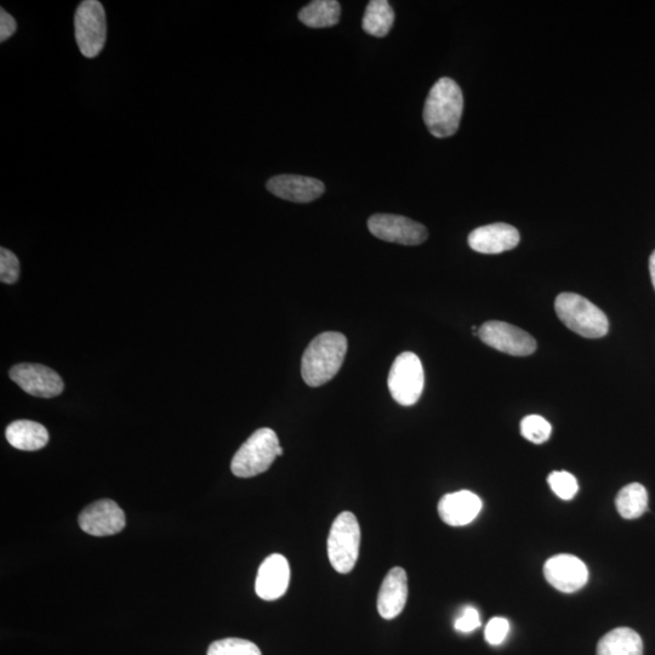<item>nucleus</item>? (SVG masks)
Listing matches in <instances>:
<instances>
[{
	"label": "nucleus",
	"instance_id": "1",
	"mask_svg": "<svg viewBox=\"0 0 655 655\" xmlns=\"http://www.w3.org/2000/svg\"><path fill=\"white\" fill-rule=\"evenodd\" d=\"M463 111L464 96L458 83L451 78H441L427 96L424 122L436 138H449L457 133Z\"/></svg>",
	"mask_w": 655,
	"mask_h": 655
},
{
	"label": "nucleus",
	"instance_id": "2",
	"mask_svg": "<svg viewBox=\"0 0 655 655\" xmlns=\"http://www.w3.org/2000/svg\"><path fill=\"white\" fill-rule=\"evenodd\" d=\"M347 339L344 334L327 332L316 336L307 346L301 362V375L311 387L329 383L345 361Z\"/></svg>",
	"mask_w": 655,
	"mask_h": 655
},
{
	"label": "nucleus",
	"instance_id": "3",
	"mask_svg": "<svg viewBox=\"0 0 655 655\" xmlns=\"http://www.w3.org/2000/svg\"><path fill=\"white\" fill-rule=\"evenodd\" d=\"M555 310L560 321L583 338L600 339L608 333L609 322L605 312L582 295H558Z\"/></svg>",
	"mask_w": 655,
	"mask_h": 655
},
{
	"label": "nucleus",
	"instance_id": "4",
	"mask_svg": "<svg viewBox=\"0 0 655 655\" xmlns=\"http://www.w3.org/2000/svg\"><path fill=\"white\" fill-rule=\"evenodd\" d=\"M276 432L264 427L255 431L238 449L232 459V474L239 478L255 477L270 469L277 457H282Z\"/></svg>",
	"mask_w": 655,
	"mask_h": 655
},
{
	"label": "nucleus",
	"instance_id": "5",
	"mask_svg": "<svg viewBox=\"0 0 655 655\" xmlns=\"http://www.w3.org/2000/svg\"><path fill=\"white\" fill-rule=\"evenodd\" d=\"M361 527L352 512L345 511L335 518L328 538V556L333 568L347 574L355 568L360 555Z\"/></svg>",
	"mask_w": 655,
	"mask_h": 655
},
{
	"label": "nucleus",
	"instance_id": "6",
	"mask_svg": "<svg viewBox=\"0 0 655 655\" xmlns=\"http://www.w3.org/2000/svg\"><path fill=\"white\" fill-rule=\"evenodd\" d=\"M393 400L404 407L414 406L423 395L425 374L423 363L413 352H403L393 362L389 380Z\"/></svg>",
	"mask_w": 655,
	"mask_h": 655
},
{
	"label": "nucleus",
	"instance_id": "7",
	"mask_svg": "<svg viewBox=\"0 0 655 655\" xmlns=\"http://www.w3.org/2000/svg\"><path fill=\"white\" fill-rule=\"evenodd\" d=\"M74 32L82 55L96 58L104 49L107 37L104 5L98 0H84L79 4L74 15Z\"/></svg>",
	"mask_w": 655,
	"mask_h": 655
},
{
	"label": "nucleus",
	"instance_id": "8",
	"mask_svg": "<svg viewBox=\"0 0 655 655\" xmlns=\"http://www.w3.org/2000/svg\"><path fill=\"white\" fill-rule=\"evenodd\" d=\"M484 344L510 356L526 357L537 350V341L523 329L500 321H489L478 328Z\"/></svg>",
	"mask_w": 655,
	"mask_h": 655
},
{
	"label": "nucleus",
	"instance_id": "9",
	"mask_svg": "<svg viewBox=\"0 0 655 655\" xmlns=\"http://www.w3.org/2000/svg\"><path fill=\"white\" fill-rule=\"evenodd\" d=\"M368 229L381 241L419 246L429 237L426 227L401 215L375 214L368 220Z\"/></svg>",
	"mask_w": 655,
	"mask_h": 655
},
{
	"label": "nucleus",
	"instance_id": "10",
	"mask_svg": "<svg viewBox=\"0 0 655 655\" xmlns=\"http://www.w3.org/2000/svg\"><path fill=\"white\" fill-rule=\"evenodd\" d=\"M10 378L28 395L34 397H58L65 390V384L60 375L42 364H17L11 368Z\"/></svg>",
	"mask_w": 655,
	"mask_h": 655
},
{
	"label": "nucleus",
	"instance_id": "11",
	"mask_svg": "<svg viewBox=\"0 0 655 655\" xmlns=\"http://www.w3.org/2000/svg\"><path fill=\"white\" fill-rule=\"evenodd\" d=\"M544 575L556 590L572 594L583 589L588 583L589 569L580 558L562 554L546 561Z\"/></svg>",
	"mask_w": 655,
	"mask_h": 655
},
{
	"label": "nucleus",
	"instance_id": "12",
	"mask_svg": "<svg viewBox=\"0 0 655 655\" xmlns=\"http://www.w3.org/2000/svg\"><path fill=\"white\" fill-rule=\"evenodd\" d=\"M79 527L93 537H108L122 532L125 515L115 501L104 499L88 506L79 515Z\"/></svg>",
	"mask_w": 655,
	"mask_h": 655
},
{
	"label": "nucleus",
	"instance_id": "13",
	"mask_svg": "<svg viewBox=\"0 0 655 655\" xmlns=\"http://www.w3.org/2000/svg\"><path fill=\"white\" fill-rule=\"evenodd\" d=\"M290 583V566L286 557L273 554L266 558L256 577L255 591L262 600L275 601L286 594Z\"/></svg>",
	"mask_w": 655,
	"mask_h": 655
},
{
	"label": "nucleus",
	"instance_id": "14",
	"mask_svg": "<svg viewBox=\"0 0 655 655\" xmlns=\"http://www.w3.org/2000/svg\"><path fill=\"white\" fill-rule=\"evenodd\" d=\"M266 186L272 195L294 203L316 201L326 191L322 181L301 175L273 176Z\"/></svg>",
	"mask_w": 655,
	"mask_h": 655
},
{
	"label": "nucleus",
	"instance_id": "15",
	"mask_svg": "<svg viewBox=\"0 0 655 655\" xmlns=\"http://www.w3.org/2000/svg\"><path fill=\"white\" fill-rule=\"evenodd\" d=\"M520 239V232L516 227L498 222L472 231L469 246L477 253L500 254L516 248Z\"/></svg>",
	"mask_w": 655,
	"mask_h": 655
},
{
	"label": "nucleus",
	"instance_id": "16",
	"mask_svg": "<svg viewBox=\"0 0 655 655\" xmlns=\"http://www.w3.org/2000/svg\"><path fill=\"white\" fill-rule=\"evenodd\" d=\"M482 500L470 491L449 493L438 503L441 520L452 527H463L476 520L482 510Z\"/></svg>",
	"mask_w": 655,
	"mask_h": 655
},
{
	"label": "nucleus",
	"instance_id": "17",
	"mask_svg": "<svg viewBox=\"0 0 655 655\" xmlns=\"http://www.w3.org/2000/svg\"><path fill=\"white\" fill-rule=\"evenodd\" d=\"M407 598V573L401 567L392 568L379 591L378 612L381 618L391 620L398 617L406 607Z\"/></svg>",
	"mask_w": 655,
	"mask_h": 655
},
{
	"label": "nucleus",
	"instance_id": "18",
	"mask_svg": "<svg viewBox=\"0 0 655 655\" xmlns=\"http://www.w3.org/2000/svg\"><path fill=\"white\" fill-rule=\"evenodd\" d=\"M8 442L16 449L36 452L47 446L49 432L42 424L31 420H17L5 431Z\"/></svg>",
	"mask_w": 655,
	"mask_h": 655
},
{
	"label": "nucleus",
	"instance_id": "19",
	"mask_svg": "<svg viewBox=\"0 0 655 655\" xmlns=\"http://www.w3.org/2000/svg\"><path fill=\"white\" fill-rule=\"evenodd\" d=\"M597 655H643L641 636L630 628L609 631L598 642Z\"/></svg>",
	"mask_w": 655,
	"mask_h": 655
},
{
	"label": "nucleus",
	"instance_id": "20",
	"mask_svg": "<svg viewBox=\"0 0 655 655\" xmlns=\"http://www.w3.org/2000/svg\"><path fill=\"white\" fill-rule=\"evenodd\" d=\"M395 24V11L387 0H372L363 16L362 27L370 36L383 38Z\"/></svg>",
	"mask_w": 655,
	"mask_h": 655
},
{
	"label": "nucleus",
	"instance_id": "21",
	"mask_svg": "<svg viewBox=\"0 0 655 655\" xmlns=\"http://www.w3.org/2000/svg\"><path fill=\"white\" fill-rule=\"evenodd\" d=\"M341 15L339 2L315 0L300 10L299 20L307 27L326 28L338 24Z\"/></svg>",
	"mask_w": 655,
	"mask_h": 655
},
{
	"label": "nucleus",
	"instance_id": "22",
	"mask_svg": "<svg viewBox=\"0 0 655 655\" xmlns=\"http://www.w3.org/2000/svg\"><path fill=\"white\" fill-rule=\"evenodd\" d=\"M615 506L619 515L625 520H635L641 517L648 509L647 489L640 483H630L615 498Z\"/></svg>",
	"mask_w": 655,
	"mask_h": 655
},
{
	"label": "nucleus",
	"instance_id": "23",
	"mask_svg": "<svg viewBox=\"0 0 655 655\" xmlns=\"http://www.w3.org/2000/svg\"><path fill=\"white\" fill-rule=\"evenodd\" d=\"M207 655H262L255 643L243 639L215 641L208 648Z\"/></svg>",
	"mask_w": 655,
	"mask_h": 655
},
{
	"label": "nucleus",
	"instance_id": "24",
	"mask_svg": "<svg viewBox=\"0 0 655 655\" xmlns=\"http://www.w3.org/2000/svg\"><path fill=\"white\" fill-rule=\"evenodd\" d=\"M551 432V424L540 415H528L521 421V435L529 442L545 443L549 440Z\"/></svg>",
	"mask_w": 655,
	"mask_h": 655
},
{
	"label": "nucleus",
	"instance_id": "25",
	"mask_svg": "<svg viewBox=\"0 0 655 655\" xmlns=\"http://www.w3.org/2000/svg\"><path fill=\"white\" fill-rule=\"evenodd\" d=\"M551 491L562 500H572L579 491L578 481L567 471H554L548 477Z\"/></svg>",
	"mask_w": 655,
	"mask_h": 655
},
{
	"label": "nucleus",
	"instance_id": "26",
	"mask_svg": "<svg viewBox=\"0 0 655 655\" xmlns=\"http://www.w3.org/2000/svg\"><path fill=\"white\" fill-rule=\"evenodd\" d=\"M20 277V261L9 249H0V281L14 284Z\"/></svg>",
	"mask_w": 655,
	"mask_h": 655
},
{
	"label": "nucleus",
	"instance_id": "27",
	"mask_svg": "<svg viewBox=\"0 0 655 655\" xmlns=\"http://www.w3.org/2000/svg\"><path fill=\"white\" fill-rule=\"evenodd\" d=\"M510 631V624L508 620L501 617H495L489 620L484 637H486L489 645L499 646L503 643Z\"/></svg>",
	"mask_w": 655,
	"mask_h": 655
},
{
	"label": "nucleus",
	"instance_id": "28",
	"mask_svg": "<svg viewBox=\"0 0 655 655\" xmlns=\"http://www.w3.org/2000/svg\"><path fill=\"white\" fill-rule=\"evenodd\" d=\"M481 626L480 613L475 607L467 606L461 612L460 617L455 620L454 628L463 634L475 631Z\"/></svg>",
	"mask_w": 655,
	"mask_h": 655
},
{
	"label": "nucleus",
	"instance_id": "29",
	"mask_svg": "<svg viewBox=\"0 0 655 655\" xmlns=\"http://www.w3.org/2000/svg\"><path fill=\"white\" fill-rule=\"evenodd\" d=\"M16 30L17 25L14 17L4 9L0 10V42L8 41Z\"/></svg>",
	"mask_w": 655,
	"mask_h": 655
},
{
	"label": "nucleus",
	"instance_id": "30",
	"mask_svg": "<svg viewBox=\"0 0 655 655\" xmlns=\"http://www.w3.org/2000/svg\"><path fill=\"white\" fill-rule=\"evenodd\" d=\"M649 272H651L652 283L655 289V250L652 253L651 258H649Z\"/></svg>",
	"mask_w": 655,
	"mask_h": 655
}]
</instances>
